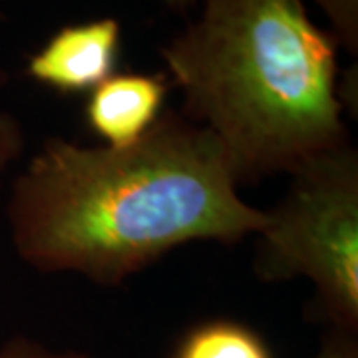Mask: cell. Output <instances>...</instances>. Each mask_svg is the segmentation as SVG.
I'll use <instances>...</instances> for the list:
<instances>
[{
    "mask_svg": "<svg viewBox=\"0 0 358 358\" xmlns=\"http://www.w3.org/2000/svg\"><path fill=\"white\" fill-rule=\"evenodd\" d=\"M0 358H92L74 348H52L32 336H10L0 345Z\"/></svg>",
    "mask_w": 358,
    "mask_h": 358,
    "instance_id": "cell-9",
    "label": "cell"
},
{
    "mask_svg": "<svg viewBox=\"0 0 358 358\" xmlns=\"http://www.w3.org/2000/svg\"><path fill=\"white\" fill-rule=\"evenodd\" d=\"M171 358H273L261 334L239 320L211 319L192 327Z\"/></svg>",
    "mask_w": 358,
    "mask_h": 358,
    "instance_id": "cell-6",
    "label": "cell"
},
{
    "mask_svg": "<svg viewBox=\"0 0 358 358\" xmlns=\"http://www.w3.org/2000/svg\"><path fill=\"white\" fill-rule=\"evenodd\" d=\"M167 92L166 74H112L90 92L86 124L103 145L128 148L162 117Z\"/></svg>",
    "mask_w": 358,
    "mask_h": 358,
    "instance_id": "cell-5",
    "label": "cell"
},
{
    "mask_svg": "<svg viewBox=\"0 0 358 358\" xmlns=\"http://www.w3.org/2000/svg\"><path fill=\"white\" fill-rule=\"evenodd\" d=\"M338 42L305 0H201L162 46L181 114L221 143L239 183L293 173L350 141Z\"/></svg>",
    "mask_w": 358,
    "mask_h": 358,
    "instance_id": "cell-2",
    "label": "cell"
},
{
    "mask_svg": "<svg viewBox=\"0 0 358 358\" xmlns=\"http://www.w3.org/2000/svg\"><path fill=\"white\" fill-rule=\"evenodd\" d=\"M331 24V34L341 48L358 54V0H310Z\"/></svg>",
    "mask_w": 358,
    "mask_h": 358,
    "instance_id": "cell-7",
    "label": "cell"
},
{
    "mask_svg": "<svg viewBox=\"0 0 358 358\" xmlns=\"http://www.w3.org/2000/svg\"><path fill=\"white\" fill-rule=\"evenodd\" d=\"M8 84V72H6V68L2 64V60H0V88H4Z\"/></svg>",
    "mask_w": 358,
    "mask_h": 358,
    "instance_id": "cell-12",
    "label": "cell"
},
{
    "mask_svg": "<svg viewBox=\"0 0 358 358\" xmlns=\"http://www.w3.org/2000/svg\"><path fill=\"white\" fill-rule=\"evenodd\" d=\"M239 185L221 143L173 110L128 148L50 138L13 179L10 243L40 273L120 287L181 245L257 235L267 211Z\"/></svg>",
    "mask_w": 358,
    "mask_h": 358,
    "instance_id": "cell-1",
    "label": "cell"
},
{
    "mask_svg": "<svg viewBox=\"0 0 358 358\" xmlns=\"http://www.w3.org/2000/svg\"><path fill=\"white\" fill-rule=\"evenodd\" d=\"M313 358H358L357 334L333 331Z\"/></svg>",
    "mask_w": 358,
    "mask_h": 358,
    "instance_id": "cell-10",
    "label": "cell"
},
{
    "mask_svg": "<svg viewBox=\"0 0 358 358\" xmlns=\"http://www.w3.org/2000/svg\"><path fill=\"white\" fill-rule=\"evenodd\" d=\"M257 233L261 281L308 279L333 331H358V150L348 141L305 162Z\"/></svg>",
    "mask_w": 358,
    "mask_h": 358,
    "instance_id": "cell-3",
    "label": "cell"
},
{
    "mask_svg": "<svg viewBox=\"0 0 358 358\" xmlns=\"http://www.w3.org/2000/svg\"><path fill=\"white\" fill-rule=\"evenodd\" d=\"M24 152V128L10 112H0V187Z\"/></svg>",
    "mask_w": 358,
    "mask_h": 358,
    "instance_id": "cell-8",
    "label": "cell"
},
{
    "mask_svg": "<svg viewBox=\"0 0 358 358\" xmlns=\"http://www.w3.org/2000/svg\"><path fill=\"white\" fill-rule=\"evenodd\" d=\"M122 26L106 16L62 26L26 62V76L60 94L92 92L115 74Z\"/></svg>",
    "mask_w": 358,
    "mask_h": 358,
    "instance_id": "cell-4",
    "label": "cell"
},
{
    "mask_svg": "<svg viewBox=\"0 0 358 358\" xmlns=\"http://www.w3.org/2000/svg\"><path fill=\"white\" fill-rule=\"evenodd\" d=\"M159 2H164V4H166V6H169L171 10H178V13H187L189 8L197 6L201 0H159Z\"/></svg>",
    "mask_w": 358,
    "mask_h": 358,
    "instance_id": "cell-11",
    "label": "cell"
}]
</instances>
